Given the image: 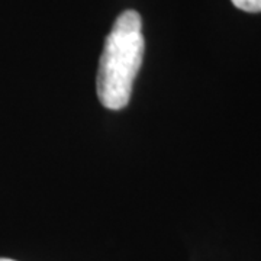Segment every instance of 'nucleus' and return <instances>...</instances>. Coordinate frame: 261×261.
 Listing matches in <instances>:
<instances>
[{
	"label": "nucleus",
	"mask_w": 261,
	"mask_h": 261,
	"mask_svg": "<svg viewBox=\"0 0 261 261\" xmlns=\"http://www.w3.org/2000/svg\"><path fill=\"white\" fill-rule=\"evenodd\" d=\"M144 48L140 13L125 10L106 37L99 61L96 86L99 100L105 108L119 111L128 105L134 80L142 64Z\"/></svg>",
	"instance_id": "f257e3e1"
},
{
	"label": "nucleus",
	"mask_w": 261,
	"mask_h": 261,
	"mask_svg": "<svg viewBox=\"0 0 261 261\" xmlns=\"http://www.w3.org/2000/svg\"><path fill=\"white\" fill-rule=\"evenodd\" d=\"M235 8L250 12V13H258L261 12V0H231Z\"/></svg>",
	"instance_id": "f03ea898"
},
{
	"label": "nucleus",
	"mask_w": 261,
	"mask_h": 261,
	"mask_svg": "<svg viewBox=\"0 0 261 261\" xmlns=\"http://www.w3.org/2000/svg\"><path fill=\"white\" fill-rule=\"evenodd\" d=\"M0 261H15V260H10V258H0Z\"/></svg>",
	"instance_id": "7ed1b4c3"
}]
</instances>
